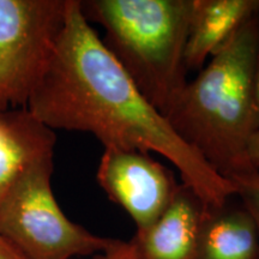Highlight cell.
Here are the masks:
<instances>
[{"label":"cell","mask_w":259,"mask_h":259,"mask_svg":"<svg viewBox=\"0 0 259 259\" xmlns=\"http://www.w3.org/2000/svg\"><path fill=\"white\" fill-rule=\"evenodd\" d=\"M25 109L53 131L92 134L105 149L161 155L205 208H218L236 196L231 181L184 143L139 93L84 18L80 0H69L64 28Z\"/></svg>","instance_id":"1"},{"label":"cell","mask_w":259,"mask_h":259,"mask_svg":"<svg viewBox=\"0 0 259 259\" xmlns=\"http://www.w3.org/2000/svg\"><path fill=\"white\" fill-rule=\"evenodd\" d=\"M258 52L259 14L213 52L164 114L178 137L228 181L255 170L247 147L259 131Z\"/></svg>","instance_id":"2"},{"label":"cell","mask_w":259,"mask_h":259,"mask_svg":"<svg viewBox=\"0 0 259 259\" xmlns=\"http://www.w3.org/2000/svg\"><path fill=\"white\" fill-rule=\"evenodd\" d=\"M193 0H87L84 18L105 29L103 46L136 88L166 114L186 85Z\"/></svg>","instance_id":"3"},{"label":"cell","mask_w":259,"mask_h":259,"mask_svg":"<svg viewBox=\"0 0 259 259\" xmlns=\"http://www.w3.org/2000/svg\"><path fill=\"white\" fill-rule=\"evenodd\" d=\"M53 156L19 173L0 200V235L23 259L93 257L112 238L93 234L65 215L52 190Z\"/></svg>","instance_id":"4"},{"label":"cell","mask_w":259,"mask_h":259,"mask_svg":"<svg viewBox=\"0 0 259 259\" xmlns=\"http://www.w3.org/2000/svg\"><path fill=\"white\" fill-rule=\"evenodd\" d=\"M67 8L69 0H0V112L27 107Z\"/></svg>","instance_id":"5"},{"label":"cell","mask_w":259,"mask_h":259,"mask_svg":"<svg viewBox=\"0 0 259 259\" xmlns=\"http://www.w3.org/2000/svg\"><path fill=\"white\" fill-rule=\"evenodd\" d=\"M96 179L108 198L128 213L136 231L158 219L179 187L173 171L139 150L105 149Z\"/></svg>","instance_id":"6"},{"label":"cell","mask_w":259,"mask_h":259,"mask_svg":"<svg viewBox=\"0 0 259 259\" xmlns=\"http://www.w3.org/2000/svg\"><path fill=\"white\" fill-rule=\"evenodd\" d=\"M205 205L191 187L181 184L158 219L130 240L137 259H196Z\"/></svg>","instance_id":"7"},{"label":"cell","mask_w":259,"mask_h":259,"mask_svg":"<svg viewBox=\"0 0 259 259\" xmlns=\"http://www.w3.org/2000/svg\"><path fill=\"white\" fill-rule=\"evenodd\" d=\"M257 14L259 0H193L185 50L187 72L202 70L208 57Z\"/></svg>","instance_id":"8"},{"label":"cell","mask_w":259,"mask_h":259,"mask_svg":"<svg viewBox=\"0 0 259 259\" xmlns=\"http://www.w3.org/2000/svg\"><path fill=\"white\" fill-rule=\"evenodd\" d=\"M56 132L25 108L0 112V200L32 162L53 156Z\"/></svg>","instance_id":"9"},{"label":"cell","mask_w":259,"mask_h":259,"mask_svg":"<svg viewBox=\"0 0 259 259\" xmlns=\"http://www.w3.org/2000/svg\"><path fill=\"white\" fill-rule=\"evenodd\" d=\"M229 200L205 209L196 259H259V232L253 218L242 203Z\"/></svg>","instance_id":"10"},{"label":"cell","mask_w":259,"mask_h":259,"mask_svg":"<svg viewBox=\"0 0 259 259\" xmlns=\"http://www.w3.org/2000/svg\"><path fill=\"white\" fill-rule=\"evenodd\" d=\"M229 181L234 186L242 205L253 218L259 232V170L247 171L232 178Z\"/></svg>","instance_id":"11"},{"label":"cell","mask_w":259,"mask_h":259,"mask_svg":"<svg viewBox=\"0 0 259 259\" xmlns=\"http://www.w3.org/2000/svg\"><path fill=\"white\" fill-rule=\"evenodd\" d=\"M90 259H137L132 250L130 241H122L118 239H112L105 250L94 254Z\"/></svg>","instance_id":"12"},{"label":"cell","mask_w":259,"mask_h":259,"mask_svg":"<svg viewBox=\"0 0 259 259\" xmlns=\"http://www.w3.org/2000/svg\"><path fill=\"white\" fill-rule=\"evenodd\" d=\"M247 158L251 167L259 170V131L252 136L247 147Z\"/></svg>","instance_id":"13"},{"label":"cell","mask_w":259,"mask_h":259,"mask_svg":"<svg viewBox=\"0 0 259 259\" xmlns=\"http://www.w3.org/2000/svg\"><path fill=\"white\" fill-rule=\"evenodd\" d=\"M0 259H23L2 235H0Z\"/></svg>","instance_id":"14"},{"label":"cell","mask_w":259,"mask_h":259,"mask_svg":"<svg viewBox=\"0 0 259 259\" xmlns=\"http://www.w3.org/2000/svg\"><path fill=\"white\" fill-rule=\"evenodd\" d=\"M255 84H257V100L259 106V52H258V61H257V77H255Z\"/></svg>","instance_id":"15"}]
</instances>
